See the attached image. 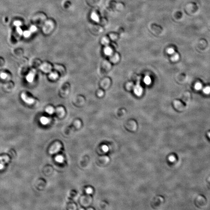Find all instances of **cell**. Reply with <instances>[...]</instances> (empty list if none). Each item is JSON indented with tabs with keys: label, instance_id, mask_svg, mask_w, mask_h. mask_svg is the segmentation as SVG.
I'll return each mask as SVG.
<instances>
[{
	"label": "cell",
	"instance_id": "6da1fadb",
	"mask_svg": "<svg viewBox=\"0 0 210 210\" xmlns=\"http://www.w3.org/2000/svg\"><path fill=\"white\" fill-rule=\"evenodd\" d=\"M55 23L52 20H46L43 22L42 31L45 34H49L52 32L55 29Z\"/></svg>",
	"mask_w": 210,
	"mask_h": 210
},
{
	"label": "cell",
	"instance_id": "7a4b0ae2",
	"mask_svg": "<svg viewBox=\"0 0 210 210\" xmlns=\"http://www.w3.org/2000/svg\"><path fill=\"white\" fill-rule=\"evenodd\" d=\"M32 20L34 22H36V24H38L37 23H38L39 24H40L41 23L44 22L46 20V16L44 14L38 12L34 15L33 18H32Z\"/></svg>",
	"mask_w": 210,
	"mask_h": 210
},
{
	"label": "cell",
	"instance_id": "3957f363",
	"mask_svg": "<svg viewBox=\"0 0 210 210\" xmlns=\"http://www.w3.org/2000/svg\"><path fill=\"white\" fill-rule=\"evenodd\" d=\"M133 89L134 94L137 96L140 97L142 94L143 89L140 84H137L133 87Z\"/></svg>",
	"mask_w": 210,
	"mask_h": 210
},
{
	"label": "cell",
	"instance_id": "277c9868",
	"mask_svg": "<svg viewBox=\"0 0 210 210\" xmlns=\"http://www.w3.org/2000/svg\"><path fill=\"white\" fill-rule=\"evenodd\" d=\"M22 97L24 102L29 105L33 104L34 102V98L28 97L25 94H22Z\"/></svg>",
	"mask_w": 210,
	"mask_h": 210
},
{
	"label": "cell",
	"instance_id": "5b68a950",
	"mask_svg": "<svg viewBox=\"0 0 210 210\" xmlns=\"http://www.w3.org/2000/svg\"><path fill=\"white\" fill-rule=\"evenodd\" d=\"M35 76H36V72L34 70L31 71L27 76V81L30 83H32L34 80Z\"/></svg>",
	"mask_w": 210,
	"mask_h": 210
},
{
	"label": "cell",
	"instance_id": "8992f818",
	"mask_svg": "<svg viewBox=\"0 0 210 210\" xmlns=\"http://www.w3.org/2000/svg\"><path fill=\"white\" fill-rule=\"evenodd\" d=\"M104 53L107 56L112 55L113 53V50L112 48L110 47H106L104 49Z\"/></svg>",
	"mask_w": 210,
	"mask_h": 210
},
{
	"label": "cell",
	"instance_id": "52a82bcc",
	"mask_svg": "<svg viewBox=\"0 0 210 210\" xmlns=\"http://www.w3.org/2000/svg\"><path fill=\"white\" fill-rule=\"evenodd\" d=\"M50 120L48 117L46 116H42L40 118V122L43 125H47L50 122Z\"/></svg>",
	"mask_w": 210,
	"mask_h": 210
},
{
	"label": "cell",
	"instance_id": "ba28073f",
	"mask_svg": "<svg viewBox=\"0 0 210 210\" xmlns=\"http://www.w3.org/2000/svg\"><path fill=\"white\" fill-rule=\"evenodd\" d=\"M143 81H144V83L146 85H149L152 83V79L149 76H146L144 78Z\"/></svg>",
	"mask_w": 210,
	"mask_h": 210
},
{
	"label": "cell",
	"instance_id": "9c48e42d",
	"mask_svg": "<svg viewBox=\"0 0 210 210\" xmlns=\"http://www.w3.org/2000/svg\"><path fill=\"white\" fill-rule=\"evenodd\" d=\"M41 69L45 72H49L51 69V67L48 64L43 65H42Z\"/></svg>",
	"mask_w": 210,
	"mask_h": 210
},
{
	"label": "cell",
	"instance_id": "30bf717a",
	"mask_svg": "<svg viewBox=\"0 0 210 210\" xmlns=\"http://www.w3.org/2000/svg\"><path fill=\"white\" fill-rule=\"evenodd\" d=\"M183 103H181L179 101H176L174 103L175 106V107H176L175 108L177 109L179 106L178 109L179 110H182L183 109L184 107L183 105Z\"/></svg>",
	"mask_w": 210,
	"mask_h": 210
},
{
	"label": "cell",
	"instance_id": "8fae6325",
	"mask_svg": "<svg viewBox=\"0 0 210 210\" xmlns=\"http://www.w3.org/2000/svg\"><path fill=\"white\" fill-rule=\"evenodd\" d=\"M190 95L189 93L186 92L184 95L183 99L186 102H188L190 100Z\"/></svg>",
	"mask_w": 210,
	"mask_h": 210
},
{
	"label": "cell",
	"instance_id": "7c38bea8",
	"mask_svg": "<svg viewBox=\"0 0 210 210\" xmlns=\"http://www.w3.org/2000/svg\"><path fill=\"white\" fill-rule=\"evenodd\" d=\"M91 17H92V19L93 20V21L96 22H98L99 21V16H98V14L95 13V12H93L92 14Z\"/></svg>",
	"mask_w": 210,
	"mask_h": 210
},
{
	"label": "cell",
	"instance_id": "4fadbf2b",
	"mask_svg": "<svg viewBox=\"0 0 210 210\" xmlns=\"http://www.w3.org/2000/svg\"><path fill=\"white\" fill-rule=\"evenodd\" d=\"M46 111L48 114H52L55 112V109L53 107L50 106L46 109Z\"/></svg>",
	"mask_w": 210,
	"mask_h": 210
},
{
	"label": "cell",
	"instance_id": "5bb4252c",
	"mask_svg": "<svg viewBox=\"0 0 210 210\" xmlns=\"http://www.w3.org/2000/svg\"><path fill=\"white\" fill-rule=\"evenodd\" d=\"M50 78L52 80H55L58 78V74L56 72H52L49 75Z\"/></svg>",
	"mask_w": 210,
	"mask_h": 210
},
{
	"label": "cell",
	"instance_id": "9a60e30c",
	"mask_svg": "<svg viewBox=\"0 0 210 210\" xmlns=\"http://www.w3.org/2000/svg\"><path fill=\"white\" fill-rule=\"evenodd\" d=\"M179 54L177 53H174L172 56L171 60L173 62L177 61L179 60Z\"/></svg>",
	"mask_w": 210,
	"mask_h": 210
},
{
	"label": "cell",
	"instance_id": "2e32d148",
	"mask_svg": "<svg viewBox=\"0 0 210 210\" xmlns=\"http://www.w3.org/2000/svg\"><path fill=\"white\" fill-rule=\"evenodd\" d=\"M101 42L105 46H107L109 43V39L107 37H103L102 39Z\"/></svg>",
	"mask_w": 210,
	"mask_h": 210
},
{
	"label": "cell",
	"instance_id": "e0dca14e",
	"mask_svg": "<svg viewBox=\"0 0 210 210\" xmlns=\"http://www.w3.org/2000/svg\"><path fill=\"white\" fill-rule=\"evenodd\" d=\"M56 160L58 163H61L64 161V158L63 156L59 155L56 156L55 158Z\"/></svg>",
	"mask_w": 210,
	"mask_h": 210
},
{
	"label": "cell",
	"instance_id": "ac0fdd59",
	"mask_svg": "<svg viewBox=\"0 0 210 210\" xmlns=\"http://www.w3.org/2000/svg\"><path fill=\"white\" fill-rule=\"evenodd\" d=\"M202 85L200 83H197L195 84V86H194V88L197 90H200L202 88Z\"/></svg>",
	"mask_w": 210,
	"mask_h": 210
},
{
	"label": "cell",
	"instance_id": "d6986e66",
	"mask_svg": "<svg viewBox=\"0 0 210 210\" xmlns=\"http://www.w3.org/2000/svg\"><path fill=\"white\" fill-rule=\"evenodd\" d=\"M119 59V57L118 55L117 54H115L112 57V61L113 62H116L118 61Z\"/></svg>",
	"mask_w": 210,
	"mask_h": 210
},
{
	"label": "cell",
	"instance_id": "ffe728a7",
	"mask_svg": "<svg viewBox=\"0 0 210 210\" xmlns=\"http://www.w3.org/2000/svg\"><path fill=\"white\" fill-rule=\"evenodd\" d=\"M203 93L205 94H210V87L207 86L205 87L203 89Z\"/></svg>",
	"mask_w": 210,
	"mask_h": 210
},
{
	"label": "cell",
	"instance_id": "44dd1931",
	"mask_svg": "<svg viewBox=\"0 0 210 210\" xmlns=\"http://www.w3.org/2000/svg\"><path fill=\"white\" fill-rule=\"evenodd\" d=\"M167 53L170 55H173L174 53L175 50L173 48H169L167 50Z\"/></svg>",
	"mask_w": 210,
	"mask_h": 210
},
{
	"label": "cell",
	"instance_id": "7402d4cb",
	"mask_svg": "<svg viewBox=\"0 0 210 210\" xmlns=\"http://www.w3.org/2000/svg\"><path fill=\"white\" fill-rule=\"evenodd\" d=\"M102 149L103 152H108V147L107 146H106V145H104V146H103L102 147Z\"/></svg>",
	"mask_w": 210,
	"mask_h": 210
},
{
	"label": "cell",
	"instance_id": "603a6c76",
	"mask_svg": "<svg viewBox=\"0 0 210 210\" xmlns=\"http://www.w3.org/2000/svg\"><path fill=\"white\" fill-rule=\"evenodd\" d=\"M175 159V157L174 156H170L169 158V161H171V162H173V161H174Z\"/></svg>",
	"mask_w": 210,
	"mask_h": 210
},
{
	"label": "cell",
	"instance_id": "cb8c5ba5",
	"mask_svg": "<svg viewBox=\"0 0 210 210\" xmlns=\"http://www.w3.org/2000/svg\"><path fill=\"white\" fill-rule=\"evenodd\" d=\"M86 193L88 194H91L93 192V190L91 188H88L86 190Z\"/></svg>",
	"mask_w": 210,
	"mask_h": 210
},
{
	"label": "cell",
	"instance_id": "d4e9b609",
	"mask_svg": "<svg viewBox=\"0 0 210 210\" xmlns=\"http://www.w3.org/2000/svg\"><path fill=\"white\" fill-rule=\"evenodd\" d=\"M208 136L209 137V138H210V132L208 133Z\"/></svg>",
	"mask_w": 210,
	"mask_h": 210
}]
</instances>
